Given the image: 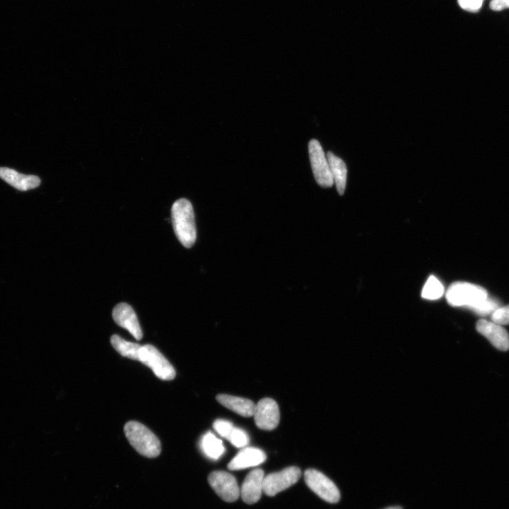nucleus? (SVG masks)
Segmentation results:
<instances>
[{
    "mask_svg": "<svg viewBox=\"0 0 509 509\" xmlns=\"http://www.w3.org/2000/svg\"><path fill=\"white\" fill-rule=\"evenodd\" d=\"M228 440L238 448H243L249 443V437L247 433L244 430L237 428H234Z\"/></svg>",
    "mask_w": 509,
    "mask_h": 509,
    "instance_id": "obj_22",
    "label": "nucleus"
},
{
    "mask_svg": "<svg viewBox=\"0 0 509 509\" xmlns=\"http://www.w3.org/2000/svg\"><path fill=\"white\" fill-rule=\"evenodd\" d=\"M304 477L308 488L326 501L335 503L341 500V492L335 484L322 472L308 469Z\"/></svg>",
    "mask_w": 509,
    "mask_h": 509,
    "instance_id": "obj_6",
    "label": "nucleus"
},
{
    "mask_svg": "<svg viewBox=\"0 0 509 509\" xmlns=\"http://www.w3.org/2000/svg\"><path fill=\"white\" fill-rule=\"evenodd\" d=\"M499 307L500 305L498 301L488 297L474 310V312L482 317L492 316L495 311Z\"/></svg>",
    "mask_w": 509,
    "mask_h": 509,
    "instance_id": "obj_20",
    "label": "nucleus"
},
{
    "mask_svg": "<svg viewBox=\"0 0 509 509\" xmlns=\"http://www.w3.org/2000/svg\"><path fill=\"white\" fill-rule=\"evenodd\" d=\"M444 293V288L441 282L435 276H430L424 286L421 297L428 300L439 299Z\"/></svg>",
    "mask_w": 509,
    "mask_h": 509,
    "instance_id": "obj_19",
    "label": "nucleus"
},
{
    "mask_svg": "<svg viewBox=\"0 0 509 509\" xmlns=\"http://www.w3.org/2000/svg\"><path fill=\"white\" fill-rule=\"evenodd\" d=\"M311 168L315 179L323 188H330L334 184L332 175L326 155L317 139H311L308 144Z\"/></svg>",
    "mask_w": 509,
    "mask_h": 509,
    "instance_id": "obj_5",
    "label": "nucleus"
},
{
    "mask_svg": "<svg viewBox=\"0 0 509 509\" xmlns=\"http://www.w3.org/2000/svg\"><path fill=\"white\" fill-rule=\"evenodd\" d=\"M484 0H458L460 7L470 12H478L482 8Z\"/></svg>",
    "mask_w": 509,
    "mask_h": 509,
    "instance_id": "obj_24",
    "label": "nucleus"
},
{
    "mask_svg": "<svg viewBox=\"0 0 509 509\" xmlns=\"http://www.w3.org/2000/svg\"><path fill=\"white\" fill-rule=\"evenodd\" d=\"M301 476V469L295 466L269 474L264 477L263 492L269 497H274L296 484Z\"/></svg>",
    "mask_w": 509,
    "mask_h": 509,
    "instance_id": "obj_7",
    "label": "nucleus"
},
{
    "mask_svg": "<svg viewBox=\"0 0 509 509\" xmlns=\"http://www.w3.org/2000/svg\"><path fill=\"white\" fill-rule=\"evenodd\" d=\"M208 481L212 489L223 501L234 502L239 498L241 490L236 478L230 473L214 471L209 475Z\"/></svg>",
    "mask_w": 509,
    "mask_h": 509,
    "instance_id": "obj_8",
    "label": "nucleus"
},
{
    "mask_svg": "<svg viewBox=\"0 0 509 509\" xmlns=\"http://www.w3.org/2000/svg\"><path fill=\"white\" fill-rule=\"evenodd\" d=\"M488 297L485 288L463 281L454 283L446 292L447 301L451 306L466 307L473 311Z\"/></svg>",
    "mask_w": 509,
    "mask_h": 509,
    "instance_id": "obj_3",
    "label": "nucleus"
},
{
    "mask_svg": "<svg viewBox=\"0 0 509 509\" xmlns=\"http://www.w3.org/2000/svg\"><path fill=\"white\" fill-rule=\"evenodd\" d=\"M490 6L493 11H501L509 8V0H492Z\"/></svg>",
    "mask_w": 509,
    "mask_h": 509,
    "instance_id": "obj_25",
    "label": "nucleus"
},
{
    "mask_svg": "<svg viewBox=\"0 0 509 509\" xmlns=\"http://www.w3.org/2000/svg\"><path fill=\"white\" fill-rule=\"evenodd\" d=\"M265 475L261 469L251 471L246 477L241 490L243 501L248 504L258 502L263 492Z\"/></svg>",
    "mask_w": 509,
    "mask_h": 509,
    "instance_id": "obj_12",
    "label": "nucleus"
},
{
    "mask_svg": "<svg viewBox=\"0 0 509 509\" xmlns=\"http://www.w3.org/2000/svg\"><path fill=\"white\" fill-rule=\"evenodd\" d=\"M326 157L337 192L339 194L343 195L347 184V166L343 159L337 157L331 152H328Z\"/></svg>",
    "mask_w": 509,
    "mask_h": 509,
    "instance_id": "obj_16",
    "label": "nucleus"
},
{
    "mask_svg": "<svg viewBox=\"0 0 509 509\" xmlns=\"http://www.w3.org/2000/svg\"><path fill=\"white\" fill-rule=\"evenodd\" d=\"M201 446L204 454L213 460L219 459L225 452L222 441L210 432L203 437Z\"/></svg>",
    "mask_w": 509,
    "mask_h": 509,
    "instance_id": "obj_18",
    "label": "nucleus"
},
{
    "mask_svg": "<svg viewBox=\"0 0 509 509\" xmlns=\"http://www.w3.org/2000/svg\"><path fill=\"white\" fill-rule=\"evenodd\" d=\"M266 461L265 452L252 447L243 448L228 465L231 470H239L259 466Z\"/></svg>",
    "mask_w": 509,
    "mask_h": 509,
    "instance_id": "obj_13",
    "label": "nucleus"
},
{
    "mask_svg": "<svg viewBox=\"0 0 509 509\" xmlns=\"http://www.w3.org/2000/svg\"><path fill=\"white\" fill-rule=\"evenodd\" d=\"M253 416L259 429L273 430L278 426L280 420L279 406L273 399H262L256 405Z\"/></svg>",
    "mask_w": 509,
    "mask_h": 509,
    "instance_id": "obj_9",
    "label": "nucleus"
},
{
    "mask_svg": "<svg viewBox=\"0 0 509 509\" xmlns=\"http://www.w3.org/2000/svg\"><path fill=\"white\" fill-rule=\"evenodd\" d=\"M491 321L501 326L509 324V305L499 307L491 316Z\"/></svg>",
    "mask_w": 509,
    "mask_h": 509,
    "instance_id": "obj_23",
    "label": "nucleus"
},
{
    "mask_svg": "<svg viewBox=\"0 0 509 509\" xmlns=\"http://www.w3.org/2000/svg\"><path fill=\"white\" fill-rule=\"evenodd\" d=\"M139 361L150 368L155 376L163 381H172L176 377L174 366L153 346L141 347Z\"/></svg>",
    "mask_w": 509,
    "mask_h": 509,
    "instance_id": "obj_4",
    "label": "nucleus"
},
{
    "mask_svg": "<svg viewBox=\"0 0 509 509\" xmlns=\"http://www.w3.org/2000/svg\"><path fill=\"white\" fill-rule=\"evenodd\" d=\"M476 328L497 349L501 351L509 350V335L502 326L492 321L481 319L477 321Z\"/></svg>",
    "mask_w": 509,
    "mask_h": 509,
    "instance_id": "obj_11",
    "label": "nucleus"
},
{
    "mask_svg": "<svg viewBox=\"0 0 509 509\" xmlns=\"http://www.w3.org/2000/svg\"><path fill=\"white\" fill-rule=\"evenodd\" d=\"M172 220L176 236L181 244L191 248L197 239V230L193 208L186 199L177 201L172 208Z\"/></svg>",
    "mask_w": 509,
    "mask_h": 509,
    "instance_id": "obj_1",
    "label": "nucleus"
},
{
    "mask_svg": "<svg viewBox=\"0 0 509 509\" xmlns=\"http://www.w3.org/2000/svg\"><path fill=\"white\" fill-rule=\"evenodd\" d=\"M112 319L119 326L128 330L137 341L143 339V330L134 309L129 304L121 303L117 305L112 310Z\"/></svg>",
    "mask_w": 509,
    "mask_h": 509,
    "instance_id": "obj_10",
    "label": "nucleus"
},
{
    "mask_svg": "<svg viewBox=\"0 0 509 509\" xmlns=\"http://www.w3.org/2000/svg\"><path fill=\"white\" fill-rule=\"evenodd\" d=\"M126 438L131 446L145 457L154 459L161 452V444L157 437L144 424L136 421L126 423L124 428Z\"/></svg>",
    "mask_w": 509,
    "mask_h": 509,
    "instance_id": "obj_2",
    "label": "nucleus"
},
{
    "mask_svg": "<svg viewBox=\"0 0 509 509\" xmlns=\"http://www.w3.org/2000/svg\"><path fill=\"white\" fill-rule=\"evenodd\" d=\"M217 401L223 406L245 417L254 415L256 405L250 400L236 397V396L221 394L217 396Z\"/></svg>",
    "mask_w": 509,
    "mask_h": 509,
    "instance_id": "obj_15",
    "label": "nucleus"
},
{
    "mask_svg": "<svg viewBox=\"0 0 509 509\" xmlns=\"http://www.w3.org/2000/svg\"><path fill=\"white\" fill-rule=\"evenodd\" d=\"M385 509H403V508L400 506H393V507H389Z\"/></svg>",
    "mask_w": 509,
    "mask_h": 509,
    "instance_id": "obj_26",
    "label": "nucleus"
},
{
    "mask_svg": "<svg viewBox=\"0 0 509 509\" xmlns=\"http://www.w3.org/2000/svg\"><path fill=\"white\" fill-rule=\"evenodd\" d=\"M213 427L217 434L226 439H229L235 428L232 422L223 419L216 420Z\"/></svg>",
    "mask_w": 509,
    "mask_h": 509,
    "instance_id": "obj_21",
    "label": "nucleus"
},
{
    "mask_svg": "<svg viewBox=\"0 0 509 509\" xmlns=\"http://www.w3.org/2000/svg\"><path fill=\"white\" fill-rule=\"evenodd\" d=\"M110 343L121 355L133 360L139 361L140 345L126 341L118 335H113L110 337Z\"/></svg>",
    "mask_w": 509,
    "mask_h": 509,
    "instance_id": "obj_17",
    "label": "nucleus"
},
{
    "mask_svg": "<svg viewBox=\"0 0 509 509\" xmlns=\"http://www.w3.org/2000/svg\"><path fill=\"white\" fill-rule=\"evenodd\" d=\"M0 179L20 191L32 190L41 184L40 179L36 176L21 174L6 167L0 168Z\"/></svg>",
    "mask_w": 509,
    "mask_h": 509,
    "instance_id": "obj_14",
    "label": "nucleus"
}]
</instances>
